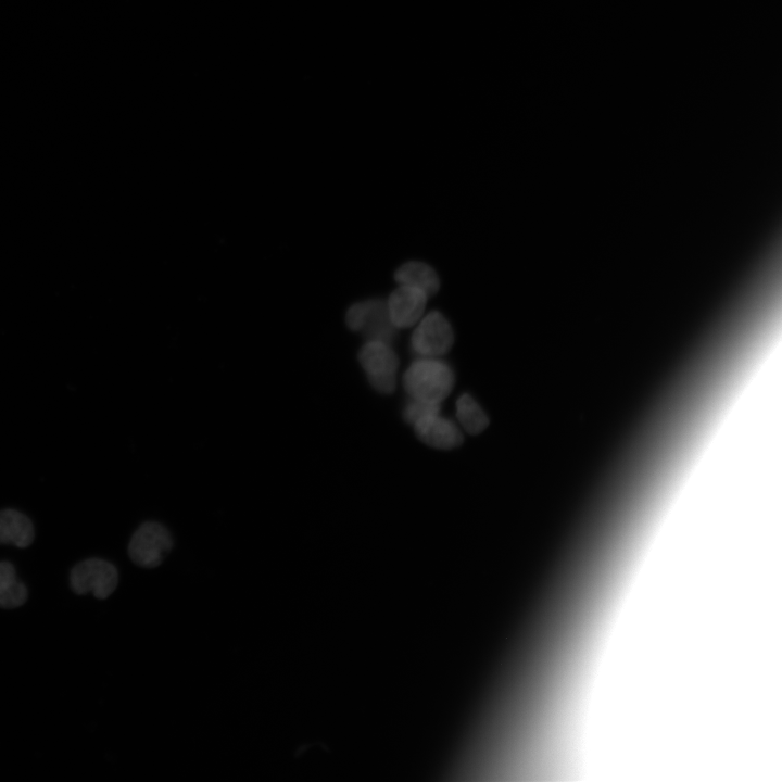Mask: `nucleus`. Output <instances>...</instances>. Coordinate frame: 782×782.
<instances>
[{
	"instance_id": "nucleus-1",
	"label": "nucleus",
	"mask_w": 782,
	"mask_h": 782,
	"mask_svg": "<svg viewBox=\"0 0 782 782\" xmlns=\"http://www.w3.org/2000/svg\"><path fill=\"white\" fill-rule=\"evenodd\" d=\"M403 384L411 399L441 404L453 388L454 375L438 357L420 356L406 369Z\"/></svg>"
},
{
	"instance_id": "nucleus-2",
	"label": "nucleus",
	"mask_w": 782,
	"mask_h": 782,
	"mask_svg": "<svg viewBox=\"0 0 782 782\" xmlns=\"http://www.w3.org/2000/svg\"><path fill=\"white\" fill-rule=\"evenodd\" d=\"M117 584L116 567L102 558L91 557L81 560L70 573L71 589L78 595L92 593L94 597L104 600L113 593Z\"/></svg>"
},
{
	"instance_id": "nucleus-3",
	"label": "nucleus",
	"mask_w": 782,
	"mask_h": 782,
	"mask_svg": "<svg viewBox=\"0 0 782 782\" xmlns=\"http://www.w3.org/2000/svg\"><path fill=\"white\" fill-rule=\"evenodd\" d=\"M358 361L370 384L381 393H391L396 384L398 356L389 342L366 340L358 352Z\"/></svg>"
},
{
	"instance_id": "nucleus-4",
	"label": "nucleus",
	"mask_w": 782,
	"mask_h": 782,
	"mask_svg": "<svg viewBox=\"0 0 782 782\" xmlns=\"http://www.w3.org/2000/svg\"><path fill=\"white\" fill-rule=\"evenodd\" d=\"M173 541L167 529L155 521H147L134 532L128 555L134 564L143 568L159 566L169 553Z\"/></svg>"
},
{
	"instance_id": "nucleus-5",
	"label": "nucleus",
	"mask_w": 782,
	"mask_h": 782,
	"mask_svg": "<svg viewBox=\"0 0 782 782\" xmlns=\"http://www.w3.org/2000/svg\"><path fill=\"white\" fill-rule=\"evenodd\" d=\"M345 321L351 330L362 332L367 340L376 339L390 343L395 332L386 302L378 299L365 300L350 306Z\"/></svg>"
},
{
	"instance_id": "nucleus-6",
	"label": "nucleus",
	"mask_w": 782,
	"mask_h": 782,
	"mask_svg": "<svg viewBox=\"0 0 782 782\" xmlns=\"http://www.w3.org/2000/svg\"><path fill=\"white\" fill-rule=\"evenodd\" d=\"M411 338L413 351L422 357H438L452 346L454 333L449 320L438 311H432L416 323Z\"/></svg>"
},
{
	"instance_id": "nucleus-7",
	"label": "nucleus",
	"mask_w": 782,
	"mask_h": 782,
	"mask_svg": "<svg viewBox=\"0 0 782 782\" xmlns=\"http://www.w3.org/2000/svg\"><path fill=\"white\" fill-rule=\"evenodd\" d=\"M428 297L419 288L399 285L386 301L390 320L395 329L415 325L424 315Z\"/></svg>"
},
{
	"instance_id": "nucleus-8",
	"label": "nucleus",
	"mask_w": 782,
	"mask_h": 782,
	"mask_svg": "<svg viewBox=\"0 0 782 782\" xmlns=\"http://www.w3.org/2000/svg\"><path fill=\"white\" fill-rule=\"evenodd\" d=\"M413 426L417 437L424 443L437 449H452L463 441V434L458 427L452 420L441 416L440 408L424 414Z\"/></svg>"
},
{
	"instance_id": "nucleus-9",
	"label": "nucleus",
	"mask_w": 782,
	"mask_h": 782,
	"mask_svg": "<svg viewBox=\"0 0 782 782\" xmlns=\"http://www.w3.org/2000/svg\"><path fill=\"white\" fill-rule=\"evenodd\" d=\"M34 539V525L26 515L11 508L0 510V544L25 548Z\"/></svg>"
},
{
	"instance_id": "nucleus-10",
	"label": "nucleus",
	"mask_w": 782,
	"mask_h": 782,
	"mask_svg": "<svg viewBox=\"0 0 782 782\" xmlns=\"http://www.w3.org/2000/svg\"><path fill=\"white\" fill-rule=\"evenodd\" d=\"M394 279L399 285L419 288L428 295L434 294L440 287L439 276L436 270L419 261L404 263L394 273Z\"/></svg>"
},
{
	"instance_id": "nucleus-11",
	"label": "nucleus",
	"mask_w": 782,
	"mask_h": 782,
	"mask_svg": "<svg viewBox=\"0 0 782 782\" xmlns=\"http://www.w3.org/2000/svg\"><path fill=\"white\" fill-rule=\"evenodd\" d=\"M27 597V586L16 577L13 564L0 562V607L17 608L25 604Z\"/></svg>"
},
{
	"instance_id": "nucleus-12",
	"label": "nucleus",
	"mask_w": 782,
	"mask_h": 782,
	"mask_svg": "<svg viewBox=\"0 0 782 782\" xmlns=\"http://www.w3.org/2000/svg\"><path fill=\"white\" fill-rule=\"evenodd\" d=\"M456 416L462 427L471 434H478L488 426V417L478 403L467 393L456 402Z\"/></svg>"
},
{
	"instance_id": "nucleus-13",
	"label": "nucleus",
	"mask_w": 782,
	"mask_h": 782,
	"mask_svg": "<svg viewBox=\"0 0 782 782\" xmlns=\"http://www.w3.org/2000/svg\"><path fill=\"white\" fill-rule=\"evenodd\" d=\"M439 408H441V404L427 403L411 399L403 412V417L406 422L413 425L424 414Z\"/></svg>"
}]
</instances>
